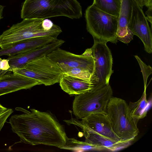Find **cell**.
Listing matches in <instances>:
<instances>
[{"label":"cell","mask_w":152,"mask_h":152,"mask_svg":"<svg viewBox=\"0 0 152 152\" xmlns=\"http://www.w3.org/2000/svg\"><path fill=\"white\" fill-rule=\"evenodd\" d=\"M15 109L23 113L12 115L9 123L22 142L59 148L65 144L68 137L64 128L53 115L34 109H30V112L21 107Z\"/></svg>","instance_id":"1"},{"label":"cell","mask_w":152,"mask_h":152,"mask_svg":"<svg viewBox=\"0 0 152 152\" xmlns=\"http://www.w3.org/2000/svg\"><path fill=\"white\" fill-rule=\"evenodd\" d=\"M61 16L72 19L81 18L80 4L77 0H25L21 12L23 19Z\"/></svg>","instance_id":"2"},{"label":"cell","mask_w":152,"mask_h":152,"mask_svg":"<svg viewBox=\"0 0 152 152\" xmlns=\"http://www.w3.org/2000/svg\"><path fill=\"white\" fill-rule=\"evenodd\" d=\"M44 19H24L21 22L13 25L0 35V48H7L19 41L36 37L48 36L57 38L62 32L58 26L54 24L50 30L43 28Z\"/></svg>","instance_id":"3"},{"label":"cell","mask_w":152,"mask_h":152,"mask_svg":"<svg viewBox=\"0 0 152 152\" xmlns=\"http://www.w3.org/2000/svg\"><path fill=\"white\" fill-rule=\"evenodd\" d=\"M107 113L115 133L123 142H132L139 131L124 100L113 96L107 105Z\"/></svg>","instance_id":"4"},{"label":"cell","mask_w":152,"mask_h":152,"mask_svg":"<svg viewBox=\"0 0 152 152\" xmlns=\"http://www.w3.org/2000/svg\"><path fill=\"white\" fill-rule=\"evenodd\" d=\"M85 17L87 30L94 40L116 43L118 17L101 11L93 4L86 9Z\"/></svg>","instance_id":"5"},{"label":"cell","mask_w":152,"mask_h":152,"mask_svg":"<svg viewBox=\"0 0 152 152\" xmlns=\"http://www.w3.org/2000/svg\"><path fill=\"white\" fill-rule=\"evenodd\" d=\"M113 93L109 84L76 95L73 102V114L77 118L81 119L92 113H107V105L113 96Z\"/></svg>","instance_id":"6"},{"label":"cell","mask_w":152,"mask_h":152,"mask_svg":"<svg viewBox=\"0 0 152 152\" xmlns=\"http://www.w3.org/2000/svg\"><path fill=\"white\" fill-rule=\"evenodd\" d=\"M11 72L36 80L45 86L59 83L63 73L57 64L47 56L35 59L22 68L13 69Z\"/></svg>","instance_id":"7"},{"label":"cell","mask_w":152,"mask_h":152,"mask_svg":"<svg viewBox=\"0 0 152 152\" xmlns=\"http://www.w3.org/2000/svg\"><path fill=\"white\" fill-rule=\"evenodd\" d=\"M106 42L94 40L91 48L94 61V71L91 82L93 85L92 89H97L109 84L112 70L113 58L111 51Z\"/></svg>","instance_id":"8"},{"label":"cell","mask_w":152,"mask_h":152,"mask_svg":"<svg viewBox=\"0 0 152 152\" xmlns=\"http://www.w3.org/2000/svg\"><path fill=\"white\" fill-rule=\"evenodd\" d=\"M50 60L56 63L63 73L73 68H80L93 73L94 61L91 48L86 50L82 55H76L62 50L59 47L47 55Z\"/></svg>","instance_id":"9"},{"label":"cell","mask_w":152,"mask_h":152,"mask_svg":"<svg viewBox=\"0 0 152 152\" xmlns=\"http://www.w3.org/2000/svg\"><path fill=\"white\" fill-rule=\"evenodd\" d=\"M64 121L68 124L77 126L82 129L96 132L117 141H122L113 131L107 113H92L82 118L81 121L75 118Z\"/></svg>","instance_id":"10"},{"label":"cell","mask_w":152,"mask_h":152,"mask_svg":"<svg viewBox=\"0 0 152 152\" xmlns=\"http://www.w3.org/2000/svg\"><path fill=\"white\" fill-rule=\"evenodd\" d=\"M132 11L128 28L134 35L138 36L143 42L144 50L149 53H152L151 29L142 8L132 0Z\"/></svg>","instance_id":"11"},{"label":"cell","mask_w":152,"mask_h":152,"mask_svg":"<svg viewBox=\"0 0 152 152\" xmlns=\"http://www.w3.org/2000/svg\"><path fill=\"white\" fill-rule=\"evenodd\" d=\"M65 42L57 39L53 42L40 48L28 51L7 58L10 67L8 72L15 68H22L28 63L37 58L47 56L53 50L59 47Z\"/></svg>","instance_id":"12"},{"label":"cell","mask_w":152,"mask_h":152,"mask_svg":"<svg viewBox=\"0 0 152 152\" xmlns=\"http://www.w3.org/2000/svg\"><path fill=\"white\" fill-rule=\"evenodd\" d=\"M37 81L15 73H7L0 77V96L40 85Z\"/></svg>","instance_id":"13"},{"label":"cell","mask_w":152,"mask_h":152,"mask_svg":"<svg viewBox=\"0 0 152 152\" xmlns=\"http://www.w3.org/2000/svg\"><path fill=\"white\" fill-rule=\"evenodd\" d=\"M57 39L50 37L41 36L24 39L0 49V56L4 55L12 56L35 49L50 43Z\"/></svg>","instance_id":"14"},{"label":"cell","mask_w":152,"mask_h":152,"mask_svg":"<svg viewBox=\"0 0 152 152\" xmlns=\"http://www.w3.org/2000/svg\"><path fill=\"white\" fill-rule=\"evenodd\" d=\"M132 11V0H122L118 18L116 37L117 40L126 44L129 43L134 35L128 28Z\"/></svg>","instance_id":"15"},{"label":"cell","mask_w":152,"mask_h":152,"mask_svg":"<svg viewBox=\"0 0 152 152\" xmlns=\"http://www.w3.org/2000/svg\"><path fill=\"white\" fill-rule=\"evenodd\" d=\"M85 142L102 148L104 151H115L129 146L132 142L118 141L98 133L82 129Z\"/></svg>","instance_id":"16"},{"label":"cell","mask_w":152,"mask_h":152,"mask_svg":"<svg viewBox=\"0 0 152 152\" xmlns=\"http://www.w3.org/2000/svg\"><path fill=\"white\" fill-rule=\"evenodd\" d=\"M62 89L69 95H79L92 89L91 82L63 73L59 80Z\"/></svg>","instance_id":"17"},{"label":"cell","mask_w":152,"mask_h":152,"mask_svg":"<svg viewBox=\"0 0 152 152\" xmlns=\"http://www.w3.org/2000/svg\"><path fill=\"white\" fill-rule=\"evenodd\" d=\"M131 117L137 124L140 119L146 116L148 107V102L146 99V91L144 90L141 98L137 101L130 102L128 104Z\"/></svg>","instance_id":"18"},{"label":"cell","mask_w":152,"mask_h":152,"mask_svg":"<svg viewBox=\"0 0 152 152\" xmlns=\"http://www.w3.org/2000/svg\"><path fill=\"white\" fill-rule=\"evenodd\" d=\"M60 148L77 152L104 151L100 147L91 144L85 141L78 140L74 138L67 137L65 144Z\"/></svg>","instance_id":"19"},{"label":"cell","mask_w":152,"mask_h":152,"mask_svg":"<svg viewBox=\"0 0 152 152\" xmlns=\"http://www.w3.org/2000/svg\"><path fill=\"white\" fill-rule=\"evenodd\" d=\"M122 0H94L93 4L105 12L118 17Z\"/></svg>","instance_id":"20"},{"label":"cell","mask_w":152,"mask_h":152,"mask_svg":"<svg viewBox=\"0 0 152 152\" xmlns=\"http://www.w3.org/2000/svg\"><path fill=\"white\" fill-rule=\"evenodd\" d=\"M64 73L89 82H91L93 74L88 70L79 67L71 68Z\"/></svg>","instance_id":"21"},{"label":"cell","mask_w":152,"mask_h":152,"mask_svg":"<svg viewBox=\"0 0 152 152\" xmlns=\"http://www.w3.org/2000/svg\"><path fill=\"white\" fill-rule=\"evenodd\" d=\"M137 60L141 70L143 77L144 90L146 91L147 80L149 76L152 73V68L150 66H147L137 56H135Z\"/></svg>","instance_id":"22"},{"label":"cell","mask_w":152,"mask_h":152,"mask_svg":"<svg viewBox=\"0 0 152 152\" xmlns=\"http://www.w3.org/2000/svg\"><path fill=\"white\" fill-rule=\"evenodd\" d=\"M13 112L12 109L8 108L6 110L0 114V132L6 122L7 119Z\"/></svg>","instance_id":"23"},{"label":"cell","mask_w":152,"mask_h":152,"mask_svg":"<svg viewBox=\"0 0 152 152\" xmlns=\"http://www.w3.org/2000/svg\"><path fill=\"white\" fill-rule=\"evenodd\" d=\"M10 67L8 60L0 58V77L6 74Z\"/></svg>","instance_id":"24"},{"label":"cell","mask_w":152,"mask_h":152,"mask_svg":"<svg viewBox=\"0 0 152 152\" xmlns=\"http://www.w3.org/2000/svg\"><path fill=\"white\" fill-rule=\"evenodd\" d=\"M142 9L144 6L148 9H152V0H134Z\"/></svg>","instance_id":"25"},{"label":"cell","mask_w":152,"mask_h":152,"mask_svg":"<svg viewBox=\"0 0 152 152\" xmlns=\"http://www.w3.org/2000/svg\"><path fill=\"white\" fill-rule=\"evenodd\" d=\"M54 25L53 22L50 20L45 19L43 20L42 25L43 28L46 30L48 31Z\"/></svg>","instance_id":"26"},{"label":"cell","mask_w":152,"mask_h":152,"mask_svg":"<svg viewBox=\"0 0 152 152\" xmlns=\"http://www.w3.org/2000/svg\"><path fill=\"white\" fill-rule=\"evenodd\" d=\"M152 9H148L145 13L147 15L146 17L147 19L150 22L151 27H152Z\"/></svg>","instance_id":"27"},{"label":"cell","mask_w":152,"mask_h":152,"mask_svg":"<svg viewBox=\"0 0 152 152\" xmlns=\"http://www.w3.org/2000/svg\"><path fill=\"white\" fill-rule=\"evenodd\" d=\"M8 108L5 107L0 104V114L6 110Z\"/></svg>","instance_id":"28"},{"label":"cell","mask_w":152,"mask_h":152,"mask_svg":"<svg viewBox=\"0 0 152 152\" xmlns=\"http://www.w3.org/2000/svg\"><path fill=\"white\" fill-rule=\"evenodd\" d=\"M4 8V6L0 5V20L2 18L3 11Z\"/></svg>","instance_id":"29"}]
</instances>
